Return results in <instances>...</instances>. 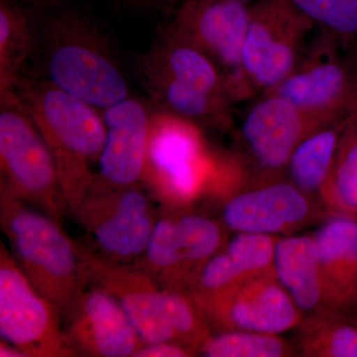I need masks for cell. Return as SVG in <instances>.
Returning a JSON list of instances; mask_svg holds the SVG:
<instances>
[{
    "instance_id": "21",
    "label": "cell",
    "mask_w": 357,
    "mask_h": 357,
    "mask_svg": "<svg viewBox=\"0 0 357 357\" xmlns=\"http://www.w3.org/2000/svg\"><path fill=\"white\" fill-rule=\"evenodd\" d=\"M273 272L304 316L330 310L314 236H279L274 248Z\"/></svg>"
},
{
    "instance_id": "26",
    "label": "cell",
    "mask_w": 357,
    "mask_h": 357,
    "mask_svg": "<svg viewBox=\"0 0 357 357\" xmlns=\"http://www.w3.org/2000/svg\"><path fill=\"white\" fill-rule=\"evenodd\" d=\"M199 354L208 357H288L297 347L278 335L255 332H222L206 338Z\"/></svg>"
},
{
    "instance_id": "19",
    "label": "cell",
    "mask_w": 357,
    "mask_h": 357,
    "mask_svg": "<svg viewBox=\"0 0 357 357\" xmlns=\"http://www.w3.org/2000/svg\"><path fill=\"white\" fill-rule=\"evenodd\" d=\"M326 306L357 316V215L331 213L314 232Z\"/></svg>"
},
{
    "instance_id": "16",
    "label": "cell",
    "mask_w": 357,
    "mask_h": 357,
    "mask_svg": "<svg viewBox=\"0 0 357 357\" xmlns=\"http://www.w3.org/2000/svg\"><path fill=\"white\" fill-rule=\"evenodd\" d=\"M79 245L89 284L114 296L145 344L177 342L164 309L162 288L149 274L100 257L82 241Z\"/></svg>"
},
{
    "instance_id": "31",
    "label": "cell",
    "mask_w": 357,
    "mask_h": 357,
    "mask_svg": "<svg viewBox=\"0 0 357 357\" xmlns=\"http://www.w3.org/2000/svg\"><path fill=\"white\" fill-rule=\"evenodd\" d=\"M20 3L30 4V6H38V4L51 3V2L60 1V0H16Z\"/></svg>"
},
{
    "instance_id": "3",
    "label": "cell",
    "mask_w": 357,
    "mask_h": 357,
    "mask_svg": "<svg viewBox=\"0 0 357 357\" xmlns=\"http://www.w3.org/2000/svg\"><path fill=\"white\" fill-rule=\"evenodd\" d=\"M152 107L195 123L227 128L234 100L222 70L206 54L166 27L135 59Z\"/></svg>"
},
{
    "instance_id": "11",
    "label": "cell",
    "mask_w": 357,
    "mask_h": 357,
    "mask_svg": "<svg viewBox=\"0 0 357 357\" xmlns=\"http://www.w3.org/2000/svg\"><path fill=\"white\" fill-rule=\"evenodd\" d=\"M314 26L293 0H259L249 7L243 64L253 93L274 88L295 69Z\"/></svg>"
},
{
    "instance_id": "15",
    "label": "cell",
    "mask_w": 357,
    "mask_h": 357,
    "mask_svg": "<svg viewBox=\"0 0 357 357\" xmlns=\"http://www.w3.org/2000/svg\"><path fill=\"white\" fill-rule=\"evenodd\" d=\"M62 316L77 356L133 357L145 344L121 304L98 286L89 284Z\"/></svg>"
},
{
    "instance_id": "18",
    "label": "cell",
    "mask_w": 357,
    "mask_h": 357,
    "mask_svg": "<svg viewBox=\"0 0 357 357\" xmlns=\"http://www.w3.org/2000/svg\"><path fill=\"white\" fill-rule=\"evenodd\" d=\"M100 112L105 121V141L98 162L96 178L121 187L141 183L151 107L129 96Z\"/></svg>"
},
{
    "instance_id": "14",
    "label": "cell",
    "mask_w": 357,
    "mask_h": 357,
    "mask_svg": "<svg viewBox=\"0 0 357 357\" xmlns=\"http://www.w3.org/2000/svg\"><path fill=\"white\" fill-rule=\"evenodd\" d=\"M223 203L222 222L236 234H294L318 213L314 199L281 176L255 178Z\"/></svg>"
},
{
    "instance_id": "13",
    "label": "cell",
    "mask_w": 357,
    "mask_h": 357,
    "mask_svg": "<svg viewBox=\"0 0 357 357\" xmlns=\"http://www.w3.org/2000/svg\"><path fill=\"white\" fill-rule=\"evenodd\" d=\"M210 326L222 332L279 333L297 328L304 314L274 272L196 303Z\"/></svg>"
},
{
    "instance_id": "12",
    "label": "cell",
    "mask_w": 357,
    "mask_h": 357,
    "mask_svg": "<svg viewBox=\"0 0 357 357\" xmlns=\"http://www.w3.org/2000/svg\"><path fill=\"white\" fill-rule=\"evenodd\" d=\"M280 84L262 95L279 96L321 126L357 112V79L326 32Z\"/></svg>"
},
{
    "instance_id": "5",
    "label": "cell",
    "mask_w": 357,
    "mask_h": 357,
    "mask_svg": "<svg viewBox=\"0 0 357 357\" xmlns=\"http://www.w3.org/2000/svg\"><path fill=\"white\" fill-rule=\"evenodd\" d=\"M220 161L208 149L202 126L151 107L141 183L165 208L178 211L210 196Z\"/></svg>"
},
{
    "instance_id": "28",
    "label": "cell",
    "mask_w": 357,
    "mask_h": 357,
    "mask_svg": "<svg viewBox=\"0 0 357 357\" xmlns=\"http://www.w3.org/2000/svg\"><path fill=\"white\" fill-rule=\"evenodd\" d=\"M124 8L137 13L159 14L164 17H170L176 8L184 0H114Z\"/></svg>"
},
{
    "instance_id": "17",
    "label": "cell",
    "mask_w": 357,
    "mask_h": 357,
    "mask_svg": "<svg viewBox=\"0 0 357 357\" xmlns=\"http://www.w3.org/2000/svg\"><path fill=\"white\" fill-rule=\"evenodd\" d=\"M321 126L288 100L262 95L244 116L239 135L258 177H276L301 141Z\"/></svg>"
},
{
    "instance_id": "1",
    "label": "cell",
    "mask_w": 357,
    "mask_h": 357,
    "mask_svg": "<svg viewBox=\"0 0 357 357\" xmlns=\"http://www.w3.org/2000/svg\"><path fill=\"white\" fill-rule=\"evenodd\" d=\"M36 6L39 13L28 15L39 52L37 77L98 109L130 96L114 45L89 14L63 0Z\"/></svg>"
},
{
    "instance_id": "23",
    "label": "cell",
    "mask_w": 357,
    "mask_h": 357,
    "mask_svg": "<svg viewBox=\"0 0 357 357\" xmlns=\"http://www.w3.org/2000/svg\"><path fill=\"white\" fill-rule=\"evenodd\" d=\"M29 15L16 0H0V102L16 105L15 89L23 66L31 56Z\"/></svg>"
},
{
    "instance_id": "8",
    "label": "cell",
    "mask_w": 357,
    "mask_h": 357,
    "mask_svg": "<svg viewBox=\"0 0 357 357\" xmlns=\"http://www.w3.org/2000/svg\"><path fill=\"white\" fill-rule=\"evenodd\" d=\"M225 229L222 222L166 208L144 253L130 265L146 272L161 288L191 295L204 265L227 244Z\"/></svg>"
},
{
    "instance_id": "27",
    "label": "cell",
    "mask_w": 357,
    "mask_h": 357,
    "mask_svg": "<svg viewBox=\"0 0 357 357\" xmlns=\"http://www.w3.org/2000/svg\"><path fill=\"white\" fill-rule=\"evenodd\" d=\"M307 17L337 41L357 37V0H293Z\"/></svg>"
},
{
    "instance_id": "20",
    "label": "cell",
    "mask_w": 357,
    "mask_h": 357,
    "mask_svg": "<svg viewBox=\"0 0 357 357\" xmlns=\"http://www.w3.org/2000/svg\"><path fill=\"white\" fill-rule=\"evenodd\" d=\"M278 237L238 232L204 265L192 289V299L202 302L243 282L273 272L274 248Z\"/></svg>"
},
{
    "instance_id": "25",
    "label": "cell",
    "mask_w": 357,
    "mask_h": 357,
    "mask_svg": "<svg viewBox=\"0 0 357 357\" xmlns=\"http://www.w3.org/2000/svg\"><path fill=\"white\" fill-rule=\"evenodd\" d=\"M331 213L357 215V112L347 123L321 197Z\"/></svg>"
},
{
    "instance_id": "22",
    "label": "cell",
    "mask_w": 357,
    "mask_h": 357,
    "mask_svg": "<svg viewBox=\"0 0 357 357\" xmlns=\"http://www.w3.org/2000/svg\"><path fill=\"white\" fill-rule=\"evenodd\" d=\"M352 114L309 134L301 141L288 160L285 168L288 180L312 199L321 197L330 177L342 134Z\"/></svg>"
},
{
    "instance_id": "7",
    "label": "cell",
    "mask_w": 357,
    "mask_h": 357,
    "mask_svg": "<svg viewBox=\"0 0 357 357\" xmlns=\"http://www.w3.org/2000/svg\"><path fill=\"white\" fill-rule=\"evenodd\" d=\"M0 194L62 223L69 215L57 167L34 122L16 105L0 112Z\"/></svg>"
},
{
    "instance_id": "30",
    "label": "cell",
    "mask_w": 357,
    "mask_h": 357,
    "mask_svg": "<svg viewBox=\"0 0 357 357\" xmlns=\"http://www.w3.org/2000/svg\"><path fill=\"white\" fill-rule=\"evenodd\" d=\"M0 356L1 357H26L24 352L14 345L1 340L0 342Z\"/></svg>"
},
{
    "instance_id": "32",
    "label": "cell",
    "mask_w": 357,
    "mask_h": 357,
    "mask_svg": "<svg viewBox=\"0 0 357 357\" xmlns=\"http://www.w3.org/2000/svg\"><path fill=\"white\" fill-rule=\"evenodd\" d=\"M234 1L243 2V3H246V2L248 1V0H234Z\"/></svg>"
},
{
    "instance_id": "4",
    "label": "cell",
    "mask_w": 357,
    "mask_h": 357,
    "mask_svg": "<svg viewBox=\"0 0 357 357\" xmlns=\"http://www.w3.org/2000/svg\"><path fill=\"white\" fill-rule=\"evenodd\" d=\"M0 225L28 280L63 314L89 285L79 241L68 236L62 223L4 194Z\"/></svg>"
},
{
    "instance_id": "6",
    "label": "cell",
    "mask_w": 357,
    "mask_h": 357,
    "mask_svg": "<svg viewBox=\"0 0 357 357\" xmlns=\"http://www.w3.org/2000/svg\"><path fill=\"white\" fill-rule=\"evenodd\" d=\"M154 198L144 185H114L96 177L70 215L83 229L86 248L121 264L144 253L156 225Z\"/></svg>"
},
{
    "instance_id": "10",
    "label": "cell",
    "mask_w": 357,
    "mask_h": 357,
    "mask_svg": "<svg viewBox=\"0 0 357 357\" xmlns=\"http://www.w3.org/2000/svg\"><path fill=\"white\" fill-rule=\"evenodd\" d=\"M166 25L222 70L234 102L252 96L243 64L249 7L234 0H184Z\"/></svg>"
},
{
    "instance_id": "9",
    "label": "cell",
    "mask_w": 357,
    "mask_h": 357,
    "mask_svg": "<svg viewBox=\"0 0 357 357\" xmlns=\"http://www.w3.org/2000/svg\"><path fill=\"white\" fill-rule=\"evenodd\" d=\"M0 335L26 357H70L62 312L40 294L0 243Z\"/></svg>"
},
{
    "instance_id": "29",
    "label": "cell",
    "mask_w": 357,
    "mask_h": 357,
    "mask_svg": "<svg viewBox=\"0 0 357 357\" xmlns=\"http://www.w3.org/2000/svg\"><path fill=\"white\" fill-rule=\"evenodd\" d=\"M196 356L184 345L173 342L144 344L134 354L133 357H189Z\"/></svg>"
},
{
    "instance_id": "2",
    "label": "cell",
    "mask_w": 357,
    "mask_h": 357,
    "mask_svg": "<svg viewBox=\"0 0 357 357\" xmlns=\"http://www.w3.org/2000/svg\"><path fill=\"white\" fill-rule=\"evenodd\" d=\"M15 98L16 107L34 122L53 155L70 215L96 177L91 167L105 141L102 112L37 76L21 75Z\"/></svg>"
},
{
    "instance_id": "24",
    "label": "cell",
    "mask_w": 357,
    "mask_h": 357,
    "mask_svg": "<svg viewBox=\"0 0 357 357\" xmlns=\"http://www.w3.org/2000/svg\"><path fill=\"white\" fill-rule=\"evenodd\" d=\"M296 330L301 356L357 357L356 314L332 309L314 312Z\"/></svg>"
}]
</instances>
